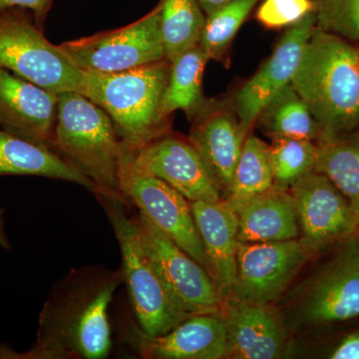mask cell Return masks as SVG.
<instances>
[{
    "instance_id": "603a6c76",
    "label": "cell",
    "mask_w": 359,
    "mask_h": 359,
    "mask_svg": "<svg viewBox=\"0 0 359 359\" xmlns=\"http://www.w3.org/2000/svg\"><path fill=\"white\" fill-rule=\"evenodd\" d=\"M209 60L199 44L171 63L169 80L161 103L163 117L170 119L174 112L182 110L189 119H193L205 102L203 76Z\"/></svg>"
},
{
    "instance_id": "83f0119b",
    "label": "cell",
    "mask_w": 359,
    "mask_h": 359,
    "mask_svg": "<svg viewBox=\"0 0 359 359\" xmlns=\"http://www.w3.org/2000/svg\"><path fill=\"white\" fill-rule=\"evenodd\" d=\"M259 0H231L205 18L200 46L209 59L219 60Z\"/></svg>"
},
{
    "instance_id": "d4e9b609",
    "label": "cell",
    "mask_w": 359,
    "mask_h": 359,
    "mask_svg": "<svg viewBox=\"0 0 359 359\" xmlns=\"http://www.w3.org/2000/svg\"><path fill=\"white\" fill-rule=\"evenodd\" d=\"M257 121L273 139L313 141L320 137V129L313 116L292 84L275 96L262 111Z\"/></svg>"
},
{
    "instance_id": "f1b7e54d",
    "label": "cell",
    "mask_w": 359,
    "mask_h": 359,
    "mask_svg": "<svg viewBox=\"0 0 359 359\" xmlns=\"http://www.w3.org/2000/svg\"><path fill=\"white\" fill-rule=\"evenodd\" d=\"M316 27L359 43V0H316Z\"/></svg>"
},
{
    "instance_id": "7c38bea8",
    "label": "cell",
    "mask_w": 359,
    "mask_h": 359,
    "mask_svg": "<svg viewBox=\"0 0 359 359\" xmlns=\"http://www.w3.org/2000/svg\"><path fill=\"white\" fill-rule=\"evenodd\" d=\"M126 152L135 167L162 180L191 203L224 200L189 138L168 132Z\"/></svg>"
},
{
    "instance_id": "8992f818",
    "label": "cell",
    "mask_w": 359,
    "mask_h": 359,
    "mask_svg": "<svg viewBox=\"0 0 359 359\" xmlns=\"http://www.w3.org/2000/svg\"><path fill=\"white\" fill-rule=\"evenodd\" d=\"M0 67L54 92H81L84 72L45 37L29 11H0Z\"/></svg>"
},
{
    "instance_id": "f546056e",
    "label": "cell",
    "mask_w": 359,
    "mask_h": 359,
    "mask_svg": "<svg viewBox=\"0 0 359 359\" xmlns=\"http://www.w3.org/2000/svg\"><path fill=\"white\" fill-rule=\"evenodd\" d=\"M314 8L313 0H264L257 18L266 27L280 28L295 25Z\"/></svg>"
},
{
    "instance_id": "44dd1931",
    "label": "cell",
    "mask_w": 359,
    "mask_h": 359,
    "mask_svg": "<svg viewBox=\"0 0 359 359\" xmlns=\"http://www.w3.org/2000/svg\"><path fill=\"white\" fill-rule=\"evenodd\" d=\"M37 176L61 180L95 193L96 187L51 149L35 145L0 127V177Z\"/></svg>"
},
{
    "instance_id": "9a60e30c",
    "label": "cell",
    "mask_w": 359,
    "mask_h": 359,
    "mask_svg": "<svg viewBox=\"0 0 359 359\" xmlns=\"http://www.w3.org/2000/svg\"><path fill=\"white\" fill-rule=\"evenodd\" d=\"M191 121L189 140L226 199L248 133L238 115L219 104L204 102Z\"/></svg>"
},
{
    "instance_id": "e0dca14e",
    "label": "cell",
    "mask_w": 359,
    "mask_h": 359,
    "mask_svg": "<svg viewBox=\"0 0 359 359\" xmlns=\"http://www.w3.org/2000/svg\"><path fill=\"white\" fill-rule=\"evenodd\" d=\"M127 339L144 358L221 359L226 358V327L221 314L199 313L160 337H151L133 325Z\"/></svg>"
},
{
    "instance_id": "d6986e66",
    "label": "cell",
    "mask_w": 359,
    "mask_h": 359,
    "mask_svg": "<svg viewBox=\"0 0 359 359\" xmlns=\"http://www.w3.org/2000/svg\"><path fill=\"white\" fill-rule=\"evenodd\" d=\"M192 210L204 245L208 273L224 302L231 297L237 273V212L226 200L193 202Z\"/></svg>"
},
{
    "instance_id": "836d02e7",
    "label": "cell",
    "mask_w": 359,
    "mask_h": 359,
    "mask_svg": "<svg viewBox=\"0 0 359 359\" xmlns=\"http://www.w3.org/2000/svg\"><path fill=\"white\" fill-rule=\"evenodd\" d=\"M0 248L4 250H11V244L6 231V221H4V210L0 205Z\"/></svg>"
},
{
    "instance_id": "ffe728a7",
    "label": "cell",
    "mask_w": 359,
    "mask_h": 359,
    "mask_svg": "<svg viewBox=\"0 0 359 359\" xmlns=\"http://www.w3.org/2000/svg\"><path fill=\"white\" fill-rule=\"evenodd\" d=\"M240 243L283 242L299 238L294 197L290 191L273 188L236 210Z\"/></svg>"
},
{
    "instance_id": "ac0fdd59",
    "label": "cell",
    "mask_w": 359,
    "mask_h": 359,
    "mask_svg": "<svg viewBox=\"0 0 359 359\" xmlns=\"http://www.w3.org/2000/svg\"><path fill=\"white\" fill-rule=\"evenodd\" d=\"M299 316L309 325L358 318L359 248L355 238L314 282Z\"/></svg>"
},
{
    "instance_id": "7402d4cb",
    "label": "cell",
    "mask_w": 359,
    "mask_h": 359,
    "mask_svg": "<svg viewBox=\"0 0 359 359\" xmlns=\"http://www.w3.org/2000/svg\"><path fill=\"white\" fill-rule=\"evenodd\" d=\"M314 171L339 189L359 226V128L334 140L318 142Z\"/></svg>"
},
{
    "instance_id": "ba28073f",
    "label": "cell",
    "mask_w": 359,
    "mask_h": 359,
    "mask_svg": "<svg viewBox=\"0 0 359 359\" xmlns=\"http://www.w3.org/2000/svg\"><path fill=\"white\" fill-rule=\"evenodd\" d=\"M120 186L130 205H135L139 214L154 224L208 271L204 245L190 201L162 180L135 167L126 149L122 158Z\"/></svg>"
},
{
    "instance_id": "277c9868",
    "label": "cell",
    "mask_w": 359,
    "mask_h": 359,
    "mask_svg": "<svg viewBox=\"0 0 359 359\" xmlns=\"http://www.w3.org/2000/svg\"><path fill=\"white\" fill-rule=\"evenodd\" d=\"M171 63L160 61L121 72H84L81 92L110 116L123 145L135 150L169 132L161 103Z\"/></svg>"
},
{
    "instance_id": "7a4b0ae2",
    "label": "cell",
    "mask_w": 359,
    "mask_h": 359,
    "mask_svg": "<svg viewBox=\"0 0 359 359\" xmlns=\"http://www.w3.org/2000/svg\"><path fill=\"white\" fill-rule=\"evenodd\" d=\"M292 86L308 105L318 142L334 140L359 128V47L314 28Z\"/></svg>"
},
{
    "instance_id": "8fae6325",
    "label": "cell",
    "mask_w": 359,
    "mask_h": 359,
    "mask_svg": "<svg viewBox=\"0 0 359 359\" xmlns=\"http://www.w3.org/2000/svg\"><path fill=\"white\" fill-rule=\"evenodd\" d=\"M290 192L297 207L299 241L309 254L321 252L358 230L346 198L325 175L311 172Z\"/></svg>"
},
{
    "instance_id": "5b68a950",
    "label": "cell",
    "mask_w": 359,
    "mask_h": 359,
    "mask_svg": "<svg viewBox=\"0 0 359 359\" xmlns=\"http://www.w3.org/2000/svg\"><path fill=\"white\" fill-rule=\"evenodd\" d=\"M105 210L121 250L122 271L130 302L142 332L160 337L190 318L174 301L146 254L135 217L126 214L127 205L106 196H96Z\"/></svg>"
},
{
    "instance_id": "4dcf8cb0",
    "label": "cell",
    "mask_w": 359,
    "mask_h": 359,
    "mask_svg": "<svg viewBox=\"0 0 359 359\" xmlns=\"http://www.w3.org/2000/svg\"><path fill=\"white\" fill-rule=\"evenodd\" d=\"M53 1L54 0H0V11L13 7L27 9L32 13L36 25L44 32L45 22Z\"/></svg>"
},
{
    "instance_id": "484cf974",
    "label": "cell",
    "mask_w": 359,
    "mask_h": 359,
    "mask_svg": "<svg viewBox=\"0 0 359 359\" xmlns=\"http://www.w3.org/2000/svg\"><path fill=\"white\" fill-rule=\"evenodd\" d=\"M273 187L271 150L256 136L247 137L236 167L226 202L237 210L248 201L268 192Z\"/></svg>"
},
{
    "instance_id": "d6a6232c",
    "label": "cell",
    "mask_w": 359,
    "mask_h": 359,
    "mask_svg": "<svg viewBox=\"0 0 359 359\" xmlns=\"http://www.w3.org/2000/svg\"><path fill=\"white\" fill-rule=\"evenodd\" d=\"M197 1L199 2L203 11H205V13L209 15V14L214 13L217 9L226 6L231 0H197Z\"/></svg>"
},
{
    "instance_id": "4fadbf2b",
    "label": "cell",
    "mask_w": 359,
    "mask_h": 359,
    "mask_svg": "<svg viewBox=\"0 0 359 359\" xmlns=\"http://www.w3.org/2000/svg\"><path fill=\"white\" fill-rule=\"evenodd\" d=\"M316 26V13L290 26L271 57L238 91L236 112L245 131L257 121L264 108L292 83L306 45Z\"/></svg>"
},
{
    "instance_id": "2e32d148",
    "label": "cell",
    "mask_w": 359,
    "mask_h": 359,
    "mask_svg": "<svg viewBox=\"0 0 359 359\" xmlns=\"http://www.w3.org/2000/svg\"><path fill=\"white\" fill-rule=\"evenodd\" d=\"M226 334V358L273 359L285 353L287 334L280 313L271 304L230 297L219 311Z\"/></svg>"
},
{
    "instance_id": "6da1fadb",
    "label": "cell",
    "mask_w": 359,
    "mask_h": 359,
    "mask_svg": "<svg viewBox=\"0 0 359 359\" xmlns=\"http://www.w3.org/2000/svg\"><path fill=\"white\" fill-rule=\"evenodd\" d=\"M124 283L122 269H70L52 287L36 340L22 359H102L112 348L109 306Z\"/></svg>"
},
{
    "instance_id": "e575fe53",
    "label": "cell",
    "mask_w": 359,
    "mask_h": 359,
    "mask_svg": "<svg viewBox=\"0 0 359 359\" xmlns=\"http://www.w3.org/2000/svg\"><path fill=\"white\" fill-rule=\"evenodd\" d=\"M358 237H356L355 240H356V243H358V248H359V226H358Z\"/></svg>"
},
{
    "instance_id": "52a82bcc",
    "label": "cell",
    "mask_w": 359,
    "mask_h": 359,
    "mask_svg": "<svg viewBox=\"0 0 359 359\" xmlns=\"http://www.w3.org/2000/svg\"><path fill=\"white\" fill-rule=\"evenodd\" d=\"M68 60L85 72L114 73L166 60L160 6L131 25L58 45Z\"/></svg>"
},
{
    "instance_id": "30bf717a",
    "label": "cell",
    "mask_w": 359,
    "mask_h": 359,
    "mask_svg": "<svg viewBox=\"0 0 359 359\" xmlns=\"http://www.w3.org/2000/svg\"><path fill=\"white\" fill-rule=\"evenodd\" d=\"M309 255L299 240L240 243L231 297L252 304H271L289 287Z\"/></svg>"
},
{
    "instance_id": "5bb4252c",
    "label": "cell",
    "mask_w": 359,
    "mask_h": 359,
    "mask_svg": "<svg viewBox=\"0 0 359 359\" xmlns=\"http://www.w3.org/2000/svg\"><path fill=\"white\" fill-rule=\"evenodd\" d=\"M57 110V93L0 67L2 129L35 145L53 150Z\"/></svg>"
},
{
    "instance_id": "4316f807",
    "label": "cell",
    "mask_w": 359,
    "mask_h": 359,
    "mask_svg": "<svg viewBox=\"0 0 359 359\" xmlns=\"http://www.w3.org/2000/svg\"><path fill=\"white\" fill-rule=\"evenodd\" d=\"M271 150L273 187L290 191L306 174L314 171L318 145L313 141L294 138H273Z\"/></svg>"
},
{
    "instance_id": "3957f363",
    "label": "cell",
    "mask_w": 359,
    "mask_h": 359,
    "mask_svg": "<svg viewBox=\"0 0 359 359\" xmlns=\"http://www.w3.org/2000/svg\"><path fill=\"white\" fill-rule=\"evenodd\" d=\"M124 145L110 116L77 91L58 94L53 150L93 182L96 196L121 201Z\"/></svg>"
},
{
    "instance_id": "9c48e42d",
    "label": "cell",
    "mask_w": 359,
    "mask_h": 359,
    "mask_svg": "<svg viewBox=\"0 0 359 359\" xmlns=\"http://www.w3.org/2000/svg\"><path fill=\"white\" fill-rule=\"evenodd\" d=\"M135 221L149 259L180 308L190 316L219 313L223 302L208 271L143 215Z\"/></svg>"
},
{
    "instance_id": "1f68e13d",
    "label": "cell",
    "mask_w": 359,
    "mask_h": 359,
    "mask_svg": "<svg viewBox=\"0 0 359 359\" xmlns=\"http://www.w3.org/2000/svg\"><path fill=\"white\" fill-rule=\"evenodd\" d=\"M332 359H359V332L347 335L330 355Z\"/></svg>"
},
{
    "instance_id": "cb8c5ba5",
    "label": "cell",
    "mask_w": 359,
    "mask_h": 359,
    "mask_svg": "<svg viewBox=\"0 0 359 359\" xmlns=\"http://www.w3.org/2000/svg\"><path fill=\"white\" fill-rule=\"evenodd\" d=\"M159 6L165 57L172 63L200 44L205 18L197 0H161Z\"/></svg>"
}]
</instances>
